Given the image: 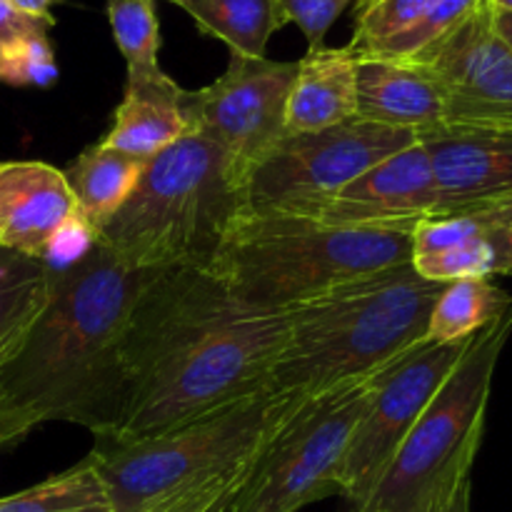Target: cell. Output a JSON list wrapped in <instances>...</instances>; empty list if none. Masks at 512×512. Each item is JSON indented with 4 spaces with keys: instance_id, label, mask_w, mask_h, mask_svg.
I'll use <instances>...</instances> for the list:
<instances>
[{
    "instance_id": "obj_19",
    "label": "cell",
    "mask_w": 512,
    "mask_h": 512,
    "mask_svg": "<svg viewBox=\"0 0 512 512\" xmlns=\"http://www.w3.org/2000/svg\"><path fill=\"white\" fill-rule=\"evenodd\" d=\"M410 265L428 283L495 278V255L483 225L468 213L433 215L410 233Z\"/></svg>"
},
{
    "instance_id": "obj_17",
    "label": "cell",
    "mask_w": 512,
    "mask_h": 512,
    "mask_svg": "<svg viewBox=\"0 0 512 512\" xmlns=\"http://www.w3.org/2000/svg\"><path fill=\"white\" fill-rule=\"evenodd\" d=\"M185 93L188 90L180 88L168 73L153 78H128L123 100L98 143L148 163L190 133Z\"/></svg>"
},
{
    "instance_id": "obj_7",
    "label": "cell",
    "mask_w": 512,
    "mask_h": 512,
    "mask_svg": "<svg viewBox=\"0 0 512 512\" xmlns=\"http://www.w3.org/2000/svg\"><path fill=\"white\" fill-rule=\"evenodd\" d=\"M512 338V303L473 335L363 508L428 512L465 473H473L485 438V413L500 355ZM360 510V508H358Z\"/></svg>"
},
{
    "instance_id": "obj_12",
    "label": "cell",
    "mask_w": 512,
    "mask_h": 512,
    "mask_svg": "<svg viewBox=\"0 0 512 512\" xmlns=\"http://www.w3.org/2000/svg\"><path fill=\"white\" fill-rule=\"evenodd\" d=\"M405 63L423 68L438 83L445 125L512 128V48L493 28L488 0Z\"/></svg>"
},
{
    "instance_id": "obj_38",
    "label": "cell",
    "mask_w": 512,
    "mask_h": 512,
    "mask_svg": "<svg viewBox=\"0 0 512 512\" xmlns=\"http://www.w3.org/2000/svg\"><path fill=\"white\" fill-rule=\"evenodd\" d=\"M355 512H373V510H368V508H360V510H355Z\"/></svg>"
},
{
    "instance_id": "obj_13",
    "label": "cell",
    "mask_w": 512,
    "mask_h": 512,
    "mask_svg": "<svg viewBox=\"0 0 512 512\" xmlns=\"http://www.w3.org/2000/svg\"><path fill=\"white\" fill-rule=\"evenodd\" d=\"M440 198L433 165L423 143H415L365 170L310 218L335 228L400 230L438 215Z\"/></svg>"
},
{
    "instance_id": "obj_28",
    "label": "cell",
    "mask_w": 512,
    "mask_h": 512,
    "mask_svg": "<svg viewBox=\"0 0 512 512\" xmlns=\"http://www.w3.org/2000/svg\"><path fill=\"white\" fill-rule=\"evenodd\" d=\"M58 75L48 33L18 35L0 43V83L13 88H50Z\"/></svg>"
},
{
    "instance_id": "obj_34",
    "label": "cell",
    "mask_w": 512,
    "mask_h": 512,
    "mask_svg": "<svg viewBox=\"0 0 512 512\" xmlns=\"http://www.w3.org/2000/svg\"><path fill=\"white\" fill-rule=\"evenodd\" d=\"M8 5H13L18 13L28 15V18H35V20H43V23H50L55 25V18H53V5L63 3V0H5Z\"/></svg>"
},
{
    "instance_id": "obj_26",
    "label": "cell",
    "mask_w": 512,
    "mask_h": 512,
    "mask_svg": "<svg viewBox=\"0 0 512 512\" xmlns=\"http://www.w3.org/2000/svg\"><path fill=\"white\" fill-rule=\"evenodd\" d=\"M435 3L438 0H358L348 48L360 55L388 43L390 38L413 28Z\"/></svg>"
},
{
    "instance_id": "obj_37",
    "label": "cell",
    "mask_w": 512,
    "mask_h": 512,
    "mask_svg": "<svg viewBox=\"0 0 512 512\" xmlns=\"http://www.w3.org/2000/svg\"><path fill=\"white\" fill-rule=\"evenodd\" d=\"M228 503H230V500H228ZM228 503H225V505H220V508H218V510H213V512H225V508H228Z\"/></svg>"
},
{
    "instance_id": "obj_16",
    "label": "cell",
    "mask_w": 512,
    "mask_h": 512,
    "mask_svg": "<svg viewBox=\"0 0 512 512\" xmlns=\"http://www.w3.org/2000/svg\"><path fill=\"white\" fill-rule=\"evenodd\" d=\"M358 120L433 133L448 123L445 98L423 68L405 60L358 55Z\"/></svg>"
},
{
    "instance_id": "obj_9",
    "label": "cell",
    "mask_w": 512,
    "mask_h": 512,
    "mask_svg": "<svg viewBox=\"0 0 512 512\" xmlns=\"http://www.w3.org/2000/svg\"><path fill=\"white\" fill-rule=\"evenodd\" d=\"M415 143L413 130L358 118L318 133H285L245 175L243 205L310 218L365 170Z\"/></svg>"
},
{
    "instance_id": "obj_3",
    "label": "cell",
    "mask_w": 512,
    "mask_h": 512,
    "mask_svg": "<svg viewBox=\"0 0 512 512\" xmlns=\"http://www.w3.org/2000/svg\"><path fill=\"white\" fill-rule=\"evenodd\" d=\"M440 290L405 263L298 305L265 393L295 413L330 390L380 373L425 343Z\"/></svg>"
},
{
    "instance_id": "obj_2",
    "label": "cell",
    "mask_w": 512,
    "mask_h": 512,
    "mask_svg": "<svg viewBox=\"0 0 512 512\" xmlns=\"http://www.w3.org/2000/svg\"><path fill=\"white\" fill-rule=\"evenodd\" d=\"M153 270L133 268L100 243L53 270L50 300L0 368V445L45 423H75L98 440L120 418V333Z\"/></svg>"
},
{
    "instance_id": "obj_14",
    "label": "cell",
    "mask_w": 512,
    "mask_h": 512,
    "mask_svg": "<svg viewBox=\"0 0 512 512\" xmlns=\"http://www.w3.org/2000/svg\"><path fill=\"white\" fill-rule=\"evenodd\" d=\"M438 185V215L512 193V128L443 125L420 135Z\"/></svg>"
},
{
    "instance_id": "obj_8",
    "label": "cell",
    "mask_w": 512,
    "mask_h": 512,
    "mask_svg": "<svg viewBox=\"0 0 512 512\" xmlns=\"http://www.w3.org/2000/svg\"><path fill=\"white\" fill-rule=\"evenodd\" d=\"M385 370L300 405L255 458L225 512H298L318 500L343 495L350 435Z\"/></svg>"
},
{
    "instance_id": "obj_21",
    "label": "cell",
    "mask_w": 512,
    "mask_h": 512,
    "mask_svg": "<svg viewBox=\"0 0 512 512\" xmlns=\"http://www.w3.org/2000/svg\"><path fill=\"white\" fill-rule=\"evenodd\" d=\"M193 18L200 35L228 45L230 55L265 58L270 38L290 23L280 0H168Z\"/></svg>"
},
{
    "instance_id": "obj_11",
    "label": "cell",
    "mask_w": 512,
    "mask_h": 512,
    "mask_svg": "<svg viewBox=\"0 0 512 512\" xmlns=\"http://www.w3.org/2000/svg\"><path fill=\"white\" fill-rule=\"evenodd\" d=\"M470 340L453 345L420 343L380 378L368 410L350 435L343 463V498L363 508L413 425L448 380Z\"/></svg>"
},
{
    "instance_id": "obj_29",
    "label": "cell",
    "mask_w": 512,
    "mask_h": 512,
    "mask_svg": "<svg viewBox=\"0 0 512 512\" xmlns=\"http://www.w3.org/2000/svg\"><path fill=\"white\" fill-rule=\"evenodd\" d=\"M460 213L473 215L483 225L485 235L493 245L495 275H512V193L473 205Z\"/></svg>"
},
{
    "instance_id": "obj_27",
    "label": "cell",
    "mask_w": 512,
    "mask_h": 512,
    "mask_svg": "<svg viewBox=\"0 0 512 512\" xmlns=\"http://www.w3.org/2000/svg\"><path fill=\"white\" fill-rule=\"evenodd\" d=\"M485 0H438L413 28H408L405 33L395 35L388 43L378 45V48L368 50V53L360 55H375V58H388V60H408L413 55H418L420 50H425L428 45L438 43L440 38L450 33V30L458 28L460 23L470 18L475 10L483 5ZM358 55V53H355Z\"/></svg>"
},
{
    "instance_id": "obj_6",
    "label": "cell",
    "mask_w": 512,
    "mask_h": 512,
    "mask_svg": "<svg viewBox=\"0 0 512 512\" xmlns=\"http://www.w3.org/2000/svg\"><path fill=\"white\" fill-rule=\"evenodd\" d=\"M293 415L273 395L258 393L153 438L98 440L88 458L113 512H145L193 488L245 475Z\"/></svg>"
},
{
    "instance_id": "obj_1",
    "label": "cell",
    "mask_w": 512,
    "mask_h": 512,
    "mask_svg": "<svg viewBox=\"0 0 512 512\" xmlns=\"http://www.w3.org/2000/svg\"><path fill=\"white\" fill-rule=\"evenodd\" d=\"M290 310L250 305L205 268H160L120 333L113 443L153 438L265 393Z\"/></svg>"
},
{
    "instance_id": "obj_4",
    "label": "cell",
    "mask_w": 512,
    "mask_h": 512,
    "mask_svg": "<svg viewBox=\"0 0 512 512\" xmlns=\"http://www.w3.org/2000/svg\"><path fill=\"white\" fill-rule=\"evenodd\" d=\"M410 263V233L355 230L288 213L243 210L208 270L240 300L293 310L338 285Z\"/></svg>"
},
{
    "instance_id": "obj_18",
    "label": "cell",
    "mask_w": 512,
    "mask_h": 512,
    "mask_svg": "<svg viewBox=\"0 0 512 512\" xmlns=\"http://www.w3.org/2000/svg\"><path fill=\"white\" fill-rule=\"evenodd\" d=\"M358 115V55L345 48H315L298 60L285 105L288 133H318Z\"/></svg>"
},
{
    "instance_id": "obj_35",
    "label": "cell",
    "mask_w": 512,
    "mask_h": 512,
    "mask_svg": "<svg viewBox=\"0 0 512 512\" xmlns=\"http://www.w3.org/2000/svg\"><path fill=\"white\" fill-rule=\"evenodd\" d=\"M490 10H493V28L498 30L500 38H503L512 48V13H508V10H495V8Z\"/></svg>"
},
{
    "instance_id": "obj_5",
    "label": "cell",
    "mask_w": 512,
    "mask_h": 512,
    "mask_svg": "<svg viewBox=\"0 0 512 512\" xmlns=\"http://www.w3.org/2000/svg\"><path fill=\"white\" fill-rule=\"evenodd\" d=\"M245 210L243 188L223 150L198 130L145 163L98 243L133 268H205Z\"/></svg>"
},
{
    "instance_id": "obj_39",
    "label": "cell",
    "mask_w": 512,
    "mask_h": 512,
    "mask_svg": "<svg viewBox=\"0 0 512 512\" xmlns=\"http://www.w3.org/2000/svg\"><path fill=\"white\" fill-rule=\"evenodd\" d=\"M0 163H3V160H0Z\"/></svg>"
},
{
    "instance_id": "obj_24",
    "label": "cell",
    "mask_w": 512,
    "mask_h": 512,
    "mask_svg": "<svg viewBox=\"0 0 512 512\" xmlns=\"http://www.w3.org/2000/svg\"><path fill=\"white\" fill-rule=\"evenodd\" d=\"M0 512H113L90 458L23 493L0 498Z\"/></svg>"
},
{
    "instance_id": "obj_32",
    "label": "cell",
    "mask_w": 512,
    "mask_h": 512,
    "mask_svg": "<svg viewBox=\"0 0 512 512\" xmlns=\"http://www.w3.org/2000/svg\"><path fill=\"white\" fill-rule=\"evenodd\" d=\"M55 25L43 23V20L28 18V15L18 13L13 5H8L5 0H0V43L10 38H18V35H30V33H48Z\"/></svg>"
},
{
    "instance_id": "obj_10",
    "label": "cell",
    "mask_w": 512,
    "mask_h": 512,
    "mask_svg": "<svg viewBox=\"0 0 512 512\" xmlns=\"http://www.w3.org/2000/svg\"><path fill=\"white\" fill-rule=\"evenodd\" d=\"M298 63L230 55L228 70L185 93L190 130L213 140L238 175L240 188L255 163L283 138L285 105Z\"/></svg>"
},
{
    "instance_id": "obj_33",
    "label": "cell",
    "mask_w": 512,
    "mask_h": 512,
    "mask_svg": "<svg viewBox=\"0 0 512 512\" xmlns=\"http://www.w3.org/2000/svg\"><path fill=\"white\" fill-rule=\"evenodd\" d=\"M470 500H473V473H465L440 495L438 503L428 512H470Z\"/></svg>"
},
{
    "instance_id": "obj_15",
    "label": "cell",
    "mask_w": 512,
    "mask_h": 512,
    "mask_svg": "<svg viewBox=\"0 0 512 512\" xmlns=\"http://www.w3.org/2000/svg\"><path fill=\"white\" fill-rule=\"evenodd\" d=\"M75 213L63 170L40 160L0 163V248L43 260L50 240Z\"/></svg>"
},
{
    "instance_id": "obj_23",
    "label": "cell",
    "mask_w": 512,
    "mask_h": 512,
    "mask_svg": "<svg viewBox=\"0 0 512 512\" xmlns=\"http://www.w3.org/2000/svg\"><path fill=\"white\" fill-rule=\"evenodd\" d=\"M512 295L490 278H465L443 285L428 318L425 340L438 345L465 343L510 308Z\"/></svg>"
},
{
    "instance_id": "obj_22",
    "label": "cell",
    "mask_w": 512,
    "mask_h": 512,
    "mask_svg": "<svg viewBox=\"0 0 512 512\" xmlns=\"http://www.w3.org/2000/svg\"><path fill=\"white\" fill-rule=\"evenodd\" d=\"M53 270L43 260L0 248V368L50 300Z\"/></svg>"
},
{
    "instance_id": "obj_36",
    "label": "cell",
    "mask_w": 512,
    "mask_h": 512,
    "mask_svg": "<svg viewBox=\"0 0 512 512\" xmlns=\"http://www.w3.org/2000/svg\"><path fill=\"white\" fill-rule=\"evenodd\" d=\"M488 5L495 10H508V13H512V0H488Z\"/></svg>"
},
{
    "instance_id": "obj_30",
    "label": "cell",
    "mask_w": 512,
    "mask_h": 512,
    "mask_svg": "<svg viewBox=\"0 0 512 512\" xmlns=\"http://www.w3.org/2000/svg\"><path fill=\"white\" fill-rule=\"evenodd\" d=\"M280 3H283L290 23L298 25L308 38V50H315L323 48L325 35L348 8L350 0H280Z\"/></svg>"
},
{
    "instance_id": "obj_31",
    "label": "cell",
    "mask_w": 512,
    "mask_h": 512,
    "mask_svg": "<svg viewBox=\"0 0 512 512\" xmlns=\"http://www.w3.org/2000/svg\"><path fill=\"white\" fill-rule=\"evenodd\" d=\"M248 473L238 475V478L218 480V483L203 485V488H193L188 490V493L175 495V498L165 500V503L155 505V508L145 512H213L233 498L235 490H238L240 485H243V480L248 478Z\"/></svg>"
},
{
    "instance_id": "obj_25",
    "label": "cell",
    "mask_w": 512,
    "mask_h": 512,
    "mask_svg": "<svg viewBox=\"0 0 512 512\" xmlns=\"http://www.w3.org/2000/svg\"><path fill=\"white\" fill-rule=\"evenodd\" d=\"M108 23L128 78H153L160 68V23L155 0H108Z\"/></svg>"
},
{
    "instance_id": "obj_20",
    "label": "cell",
    "mask_w": 512,
    "mask_h": 512,
    "mask_svg": "<svg viewBox=\"0 0 512 512\" xmlns=\"http://www.w3.org/2000/svg\"><path fill=\"white\" fill-rule=\"evenodd\" d=\"M145 170V160L130 158L118 150L93 143L63 170L75 208L85 223L95 230L103 228L125 205Z\"/></svg>"
}]
</instances>
